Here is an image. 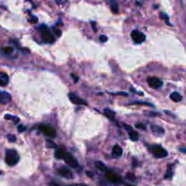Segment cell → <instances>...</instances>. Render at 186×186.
<instances>
[{
  "label": "cell",
  "instance_id": "8992f818",
  "mask_svg": "<svg viewBox=\"0 0 186 186\" xmlns=\"http://www.w3.org/2000/svg\"><path fill=\"white\" fill-rule=\"evenodd\" d=\"M131 36H132V39L137 44L143 43L145 40V35L138 30H134L131 33Z\"/></svg>",
  "mask_w": 186,
  "mask_h": 186
},
{
  "label": "cell",
  "instance_id": "9a60e30c",
  "mask_svg": "<svg viewBox=\"0 0 186 186\" xmlns=\"http://www.w3.org/2000/svg\"><path fill=\"white\" fill-rule=\"evenodd\" d=\"M112 152H113V154H114V156H116V157H120V156L123 154V150H122V148L119 146L118 144H115V145L113 147Z\"/></svg>",
  "mask_w": 186,
  "mask_h": 186
},
{
  "label": "cell",
  "instance_id": "8fae6325",
  "mask_svg": "<svg viewBox=\"0 0 186 186\" xmlns=\"http://www.w3.org/2000/svg\"><path fill=\"white\" fill-rule=\"evenodd\" d=\"M151 130H152V134L155 136H160L164 134V129L159 125H151Z\"/></svg>",
  "mask_w": 186,
  "mask_h": 186
},
{
  "label": "cell",
  "instance_id": "3957f363",
  "mask_svg": "<svg viewBox=\"0 0 186 186\" xmlns=\"http://www.w3.org/2000/svg\"><path fill=\"white\" fill-rule=\"evenodd\" d=\"M38 129L42 132L45 136L51 137V138H54V137H56V130H55L52 126H50V125H40L38 126Z\"/></svg>",
  "mask_w": 186,
  "mask_h": 186
},
{
  "label": "cell",
  "instance_id": "8d00e7d4",
  "mask_svg": "<svg viewBox=\"0 0 186 186\" xmlns=\"http://www.w3.org/2000/svg\"><path fill=\"white\" fill-rule=\"evenodd\" d=\"M86 173H87V175H88L89 177H92V173H91L90 172H86Z\"/></svg>",
  "mask_w": 186,
  "mask_h": 186
},
{
  "label": "cell",
  "instance_id": "2e32d148",
  "mask_svg": "<svg viewBox=\"0 0 186 186\" xmlns=\"http://www.w3.org/2000/svg\"><path fill=\"white\" fill-rule=\"evenodd\" d=\"M104 115L107 117L108 119H110L111 121H114V115H115V114H114V112H113V111H111L110 109H104Z\"/></svg>",
  "mask_w": 186,
  "mask_h": 186
},
{
  "label": "cell",
  "instance_id": "52a82bcc",
  "mask_svg": "<svg viewBox=\"0 0 186 186\" xmlns=\"http://www.w3.org/2000/svg\"><path fill=\"white\" fill-rule=\"evenodd\" d=\"M147 83L152 88H159L162 85V81L161 79H159L158 77H148L147 78Z\"/></svg>",
  "mask_w": 186,
  "mask_h": 186
},
{
  "label": "cell",
  "instance_id": "5b68a950",
  "mask_svg": "<svg viewBox=\"0 0 186 186\" xmlns=\"http://www.w3.org/2000/svg\"><path fill=\"white\" fill-rule=\"evenodd\" d=\"M62 159L66 162V163L68 164L70 167H72V168H77L78 167V162H77V161L69 152H66V153L64 154V156H63Z\"/></svg>",
  "mask_w": 186,
  "mask_h": 186
},
{
  "label": "cell",
  "instance_id": "277c9868",
  "mask_svg": "<svg viewBox=\"0 0 186 186\" xmlns=\"http://www.w3.org/2000/svg\"><path fill=\"white\" fill-rule=\"evenodd\" d=\"M41 38L45 43H48V44H52L55 42V36L52 35L50 31L47 28H44L41 31Z\"/></svg>",
  "mask_w": 186,
  "mask_h": 186
},
{
  "label": "cell",
  "instance_id": "4fadbf2b",
  "mask_svg": "<svg viewBox=\"0 0 186 186\" xmlns=\"http://www.w3.org/2000/svg\"><path fill=\"white\" fill-rule=\"evenodd\" d=\"M11 100V96L9 95V93L6 92H1L0 91V103L2 104H7Z\"/></svg>",
  "mask_w": 186,
  "mask_h": 186
},
{
  "label": "cell",
  "instance_id": "d4e9b609",
  "mask_svg": "<svg viewBox=\"0 0 186 186\" xmlns=\"http://www.w3.org/2000/svg\"><path fill=\"white\" fill-rule=\"evenodd\" d=\"M161 17L162 18V19H164V20H166V23L168 24V25H170V23H169V17L166 15V14H164V13H162V12L161 13Z\"/></svg>",
  "mask_w": 186,
  "mask_h": 186
},
{
  "label": "cell",
  "instance_id": "7a4b0ae2",
  "mask_svg": "<svg viewBox=\"0 0 186 186\" xmlns=\"http://www.w3.org/2000/svg\"><path fill=\"white\" fill-rule=\"evenodd\" d=\"M151 150H152L153 156L156 157V158H164L168 155L167 151L164 148H162L161 145L155 144V145L151 147Z\"/></svg>",
  "mask_w": 186,
  "mask_h": 186
},
{
  "label": "cell",
  "instance_id": "44dd1931",
  "mask_svg": "<svg viewBox=\"0 0 186 186\" xmlns=\"http://www.w3.org/2000/svg\"><path fill=\"white\" fill-rule=\"evenodd\" d=\"M111 10L114 12V13H118V5L116 3H113L111 5Z\"/></svg>",
  "mask_w": 186,
  "mask_h": 186
},
{
  "label": "cell",
  "instance_id": "5bb4252c",
  "mask_svg": "<svg viewBox=\"0 0 186 186\" xmlns=\"http://www.w3.org/2000/svg\"><path fill=\"white\" fill-rule=\"evenodd\" d=\"M170 99L172 101L178 103V102H181L183 100V96H182V94H180L177 92H173V93H172L170 94Z\"/></svg>",
  "mask_w": 186,
  "mask_h": 186
},
{
  "label": "cell",
  "instance_id": "e0dca14e",
  "mask_svg": "<svg viewBox=\"0 0 186 186\" xmlns=\"http://www.w3.org/2000/svg\"><path fill=\"white\" fill-rule=\"evenodd\" d=\"M95 167L97 168V169H99L102 172H104V173H106L107 172V168H106V166L102 162H95Z\"/></svg>",
  "mask_w": 186,
  "mask_h": 186
},
{
  "label": "cell",
  "instance_id": "484cf974",
  "mask_svg": "<svg viewBox=\"0 0 186 186\" xmlns=\"http://www.w3.org/2000/svg\"><path fill=\"white\" fill-rule=\"evenodd\" d=\"M53 31H54V33L56 35V36H61V35H62V32H61V30L58 29V28H56V27H55L54 29H53Z\"/></svg>",
  "mask_w": 186,
  "mask_h": 186
},
{
  "label": "cell",
  "instance_id": "f546056e",
  "mask_svg": "<svg viewBox=\"0 0 186 186\" xmlns=\"http://www.w3.org/2000/svg\"><path fill=\"white\" fill-rule=\"evenodd\" d=\"M124 127H125V128L126 129V130L128 131V132H129V133H130L131 131H133V128H132V126H130V125H127L126 124H124Z\"/></svg>",
  "mask_w": 186,
  "mask_h": 186
},
{
  "label": "cell",
  "instance_id": "6da1fadb",
  "mask_svg": "<svg viewBox=\"0 0 186 186\" xmlns=\"http://www.w3.org/2000/svg\"><path fill=\"white\" fill-rule=\"evenodd\" d=\"M6 162L8 164L9 166H14L17 164V162L20 160L19 154L16 150L13 149H8L6 152V157H5Z\"/></svg>",
  "mask_w": 186,
  "mask_h": 186
},
{
  "label": "cell",
  "instance_id": "9c48e42d",
  "mask_svg": "<svg viewBox=\"0 0 186 186\" xmlns=\"http://www.w3.org/2000/svg\"><path fill=\"white\" fill-rule=\"evenodd\" d=\"M105 177L108 181H110L111 183H117L120 181V178L118 177V175L113 171H107L105 173Z\"/></svg>",
  "mask_w": 186,
  "mask_h": 186
},
{
  "label": "cell",
  "instance_id": "4316f807",
  "mask_svg": "<svg viewBox=\"0 0 186 186\" xmlns=\"http://www.w3.org/2000/svg\"><path fill=\"white\" fill-rule=\"evenodd\" d=\"M136 127L138 129H142V130H145L146 126L144 125V124H136Z\"/></svg>",
  "mask_w": 186,
  "mask_h": 186
},
{
  "label": "cell",
  "instance_id": "f35d334b",
  "mask_svg": "<svg viewBox=\"0 0 186 186\" xmlns=\"http://www.w3.org/2000/svg\"><path fill=\"white\" fill-rule=\"evenodd\" d=\"M126 186H133V185H126Z\"/></svg>",
  "mask_w": 186,
  "mask_h": 186
},
{
  "label": "cell",
  "instance_id": "74e56055",
  "mask_svg": "<svg viewBox=\"0 0 186 186\" xmlns=\"http://www.w3.org/2000/svg\"><path fill=\"white\" fill-rule=\"evenodd\" d=\"M76 186H87V185H85V184H78V185Z\"/></svg>",
  "mask_w": 186,
  "mask_h": 186
},
{
  "label": "cell",
  "instance_id": "4dcf8cb0",
  "mask_svg": "<svg viewBox=\"0 0 186 186\" xmlns=\"http://www.w3.org/2000/svg\"><path fill=\"white\" fill-rule=\"evenodd\" d=\"M107 39H108V38H107V36H105V35H101V36H100V41L103 43L106 42Z\"/></svg>",
  "mask_w": 186,
  "mask_h": 186
},
{
  "label": "cell",
  "instance_id": "ffe728a7",
  "mask_svg": "<svg viewBox=\"0 0 186 186\" xmlns=\"http://www.w3.org/2000/svg\"><path fill=\"white\" fill-rule=\"evenodd\" d=\"M173 177V166L172 165H169L168 166V169H167V172L164 175V178L166 179H171Z\"/></svg>",
  "mask_w": 186,
  "mask_h": 186
},
{
  "label": "cell",
  "instance_id": "7402d4cb",
  "mask_svg": "<svg viewBox=\"0 0 186 186\" xmlns=\"http://www.w3.org/2000/svg\"><path fill=\"white\" fill-rule=\"evenodd\" d=\"M29 22L30 23H32V24H35V23H37V21H38V18L36 17H35V16H30L29 17Z\"/></svg>",
  "mask_w": 186,
  "mask_h": 186
},
{
  "label": "cell",
  "instance_id": "1f68e13d",
  "mask_svg": "<svg viewBox=\"0 0 186 186\" xmlns=\"http://www.w3.org/2000/svg\"><path fill=\"white\" fill-rule=\"evenodd\" d=\"M25 129H26V128H25V126H24V125H20V126H18V131H19V132H21V133H22V132H24V131H25Z\"/></svg>",
  "mask_w": 186,
  "mask_h": 186
},
{
  "label": "cell",
  "instance_id": "f1b7e54d",
  "mask_svg": "<svg viewBox=\"0 0 186 186\" xmlns=\"http://www.w3.org/2000/svg\"><path fill=\"white\" fill-rule=\"evenodd\" d=\"M8 141L9 142H16V136H12V135H8Z\"/></svg>",
  "mask_w": 186,
  "mask_h": 186
},
{
  "label": "cell",
  "instance_id": "836d02e7",
  "mask_svg": "<svg viewBox=\"0 0 186 186\" xmlns=\"http://www.w3.org/2000/svg\"><path fill=\"white\" fill-rule=\"evenodd\" d=\"M71 76H72V77H73V78H74V79H75V82H77V81H78V77H76V76H75V75H74V74H72V75H71Z\"/></svg>",
  "mask_w": 186,
  "mask_h": 186
},
{
  "label": "cell",
  "instance_id": "d590c367",
  "mask_svg": "<svg viewBox=\"0 0 186 186\" xmlns=\"http://www.w3.org/2000/svg\"><path fill=\"white\" fill-rule=\"evenodd\" d=\"M91 24H92V26L93 27V30H94V31L96 32V28H95V23H94V22H92Z\"/></svg>",
  "mask_w": 186,
  "mask_h": 186
},
{
  "label": "cell",
  "instance_id": "d6a6232c",
  "mask_svg": "<svg viewBox=\"0 0 186 186\" xmlns=\"http://www.w3.org/2000/svg\"><path fill=\"white\" fill-rule=\"evenodd\" d=\"M11 119H12V120H13V121H14L16 124L19 123V121H20V120H19V118H17V117H16V116H11Z\"/></svg>",
  "mask_w": 186,
  "mask_h": 186
},
{
  "label": "cell",
  "instance_id": "e575fe53",
  "mask_svg": "<svg viewBox=\"0 0 186 186\" xmlns=\"http://www.w3.org/2000/svg\"><path fill=\"white\" fill-rule=\"evenodd\" d=\"M179 150H180L182 152H184V153H186V148H180Z\"/></svg>",
  "mask_w": 186,
  "mask_h": 186
},
{
  "label": "cell",
  "instance_id": "ba28073f",
  "mask_svg": "<svg viewBox=\"0 0 186 186\" xmlns=\"http://www.w3.org/2000/svg\"><path fill=\"white\" fill-rule=\"evenodd\" d=\"M68 97H69L70 101L72 102L73 104H78V105H85V104H86V102L85 100H83L82 98L78 97L74 93H68Z\"/></svg>",
  "mask_w": 186,
  "mask_h": 186
},
{
  "label": "cell",
  "instance_id": "83f0119b",
  "mask_svg": "<svg viewBox=\"0 0 186 186\" xmlns=\"http://www.w3.org/2000/svg\"><path fill=\"white\" fill-rule=\"evenodd\" d=\"M126 178L130 179V180H132V181L136 180V176H135V174H133V173H127Z\"/></svg>",
  "mask_w": 186,
  "mask_h": 186
},
{
  "label": "cell",
  "instance_id": "7c38bea8",
  "mask_svg": "<svg viewBox=\"0 0 186 186\" xmlns=\"http://www.w3.org/2000/svg\"><path fill=\"white\" fill-rule=\"evenodd\" d=\"M9 81L8 76L5 72H0V86H6L8 85Z\"/></svg>",
  "mask_w": 186,
  "mask_h": 186
},
{
  "label": "cell",
  "instance_id": "cb8c5ba5",
  "mask_svg": "<svg viewBox=\"0 0 186 186\" xmlns=\"http://www.w3.org/2000/svg\"><path fill=\"white\" fill-rule=\"evenodd\" d=\"M3 51H4L6 54H10V53H12V52H13V47H11V46L4 47V48H3Z\"/></svg>",
  "mask_w": 186,
  "mask_h": 186
},
{
  "label": "cell",
  "instance_id": "603a6c76",
  "mask_svg": "<svg viewBox=\"0 0 186 186\" xmlns=\"http://www.w3.org/2000/svg\"><path fill=\"white\" fill-rule=\"evenodd\" d=\"M46 144H47V147H50V148H56V145L54 142H52L51 140H46Z\"/></svg>",
  "mask_w": 186,
  "mask_h": 186
},
{
  "label": "cell",
  "instance_id": "ac0fdd59",
  "mask_svg": "<svg viewBox=\"0 0 186 186\" xmlns=\"http://www.w3.org/2000/svg\"><path fill=\"white\" fill-rule=\"evenodd\" d=\"M66 150H64L63 148H59V149H57L56 150V154H55V156L57 158V159H62L63 158V156H64V154L66 153Z\"/></svg>",
  "mask_w": 186,
  "mask_h": 186
},
{
  "label": "cell",
  "instance_id": "d6986e66",
  "mask_svg": "<svg viewBox=\"0 0 186 186\" xmlns=\"http://www.w3.org/2000/svg\"><path fill=\"white\" fill-rule=\"evenodd\" d=\"M129 136H130V138H131L132 141H137L139 139V134L134 130L129 133Z\"/></svg>",
  "mask_w": 186,
  "mask_h": 186
},
{
  "label": "cell",
  "instance_id": "30bf717a",
  "mask_svg": "<svg viewBox=\"0 0 186 186\" xmlns=\"http://www.w3.org/2000/svg\"><path fill=\"white\" fill-rule=\"evenodd\" d=\"M58 173H59L61 176L66 178V179H71L73 178V173L71 172V170H69L66 167H61L60 169L57 170Z\"/></svg>",
  "mask_w": 186,
  "mask_h": 186
}]
</instances>
